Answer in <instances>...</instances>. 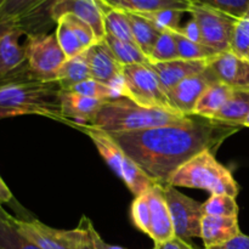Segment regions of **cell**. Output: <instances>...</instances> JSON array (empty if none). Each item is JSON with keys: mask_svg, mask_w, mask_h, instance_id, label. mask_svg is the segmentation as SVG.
<instances>
[{"mask_svg": "<svg viewBox=\"0 0 249 249\" xmlns=\"http://www.w3.org/2000/svg\"><path fill=\"white\" fill-rule=\"evenodd\" d=\"M242 126L194 114L179 124L113 134L124 152L156 184L165 185L170 175L199 152H215ZM111 135V134H109Z\"/></svg>", "mask_w": 249, "mask_h": 249, "instance_id": "1", "label": "cell"}, {"mask_svg": "<svg viewBox=\"0 0 249 249\" xmlns=\"http://www.w3.org/2000/svg\"><path fill=\"white\" fill-rule=\"evenodd\" d=\"M57 80L45 82L34 77L27 62L0 79V119L40 116L65 123Z\"/></svg>", "mask_w": 249, "mask_h": 249, "instance_id": "2", "label": "cell"}, {"mask_svg": "<svg viewBox=\"0 0 249 249\" xmlns=\"http://www.w3.org/2000/svg\"><path fill=\"white\" fill-rule=\"evenodd\" d=\"M192 116L194 114L185 116L177 112L140 106L124 96L105 102L89 125L113 135L184 123Z\"/></svg>", "mask_w": 249, "mask_h": 249, "instance_id": "3", "label": "cell"}, {"mask_svg": "<svg viewBox=\"0 0 249 249\" xmlns=\"http://www.w3.org/2000/svg\"><path fill=\"white\" fill-rule=\"evenodd\" d=\"M213 151L199 152L178 168L167 184L174 187H189L208 191L211 195H229L237 197L240 186L232 173L218 162Z\"/></svg>", "mask_w": 249, "mask_h": 249, "instance_id": "4", "label": "cell"}, {"mask_svg": "<svg viewBox=\"0 0 249 249\" xmlns=\"http://www.w3.org/2000/svg\"><path fill=\"white\" fill-rule=\"evenodd\" d=\"M74 128L79 129L80 131H83V133L89 136V139L94 142L95 147L99 151L100 156L108 164L112 172L119 179H122V181L126 185L129 191L134 196L136 197L139 195H142L143 192L148 191L156 184L124 152V150L117 143L113 136L90 125H78L74 126Z\"/></svg>", "mask_w": 249, "mask_h": 249, "instance_id": "5", "label": "cell"}, {"mask_svg": "<svg viewBox=\"0 0 249 249\" xmlns=\"http://www.w3.org/2000/svg\"><path fill=\"white\" fill-rule=\"evenodd\" d=\"M122 79L124 95L135 104L175 112L170 107L167 94L150 62L123 66Z\"/></svg>", "mask_w": 249, "mask_h": 249, "instance_id": "6", "label": "cell"}, {"mask_svg": "<svg viewBox=\"0 0 249 249\" xmlns=\"http://www.w3.org/2000/svg\"><path fill=\"white\" fill-rule=\"evenodd\" d=\"M27 66L36 78L45 82L56 80L58 70L67 60L55 33L27 36Z\"/></svg>", "mask_w": 249, "mask_h": 249, "instance_id": "7", "label": "cell"}, {"mask_svg": "<svg viewBox=\"0 0 249 249\" xmlns=\"http://www.w3.org/2000/svg\"><path fill=\"white\" fill-rule=\"evenodd\" d=\"M189 14L198 23L203 45L218 53L231 51L233 29L237 19L198 4H192Z\"/></svg>", "mask_w": 249, "mask_h": 249, "instance_id": "8", "label": "cell"}, {"mask_svg": "<svg viewBox=\"0 0 249 249\" xmlns=\"http://www.w3.org/2000/svg\"><path fill=\"white\" fill-rule=\"evenodd\" d=\"M163 187L175 236L187 242L191 238H201V223L204 216L203 203L181 194L177 187L169 184L163 185Z\"/></svg>", "mask_w": 249, "mask_h": 249, "instance_id": "9", "label": "cell"}, {"mask_svg": "<svg viewBox=\"0 0 249 249\" xmlns=\"http://www.w3.org/2000/svg\"><path fill=\"white\" fill-rule=\"evenodd\" d=\"M17 229L40 249H78L83 236L79 225L73 230H58L41 221L14 218Z\"/></svg>", "mask_w": 249, "mask_h": 249, "instance_id": "10", "label": "cell"}, {"mask_svg": "<svg viewBox=\"0 0 249 249\" xmlns=\"http://www.w3.org/2000/svg\"><path fill=\"white\" fill-rule=\"evenodd\" d=\"M219 82L216 75L208 66L204 72L186 78L167 94L168 101L173 111L178 113L191 116L204 90L213 83Z\"/></svg>", "mask_w": 249, "mask_h": 249, "instance_id": "11", "label": "cell"}, {"mask_svg": "<svg viewBox=\"0 0 249 249\" xmlns=\"http://www.w3.org/2000/svg\"><path fill=\"white\" fill-rule=\"evenodd\" d=\"M83 53L89 66L92 79L117 88L124 94L123 79H122L123 66L116 60L106 41H96Z\"/></svg>", "mask_w": 249, "mask_h": 249, "instance_id": "12", "label": "cell"}, {"mask_svg": "<svg viewBox=\"0 0 249 249\" xmlns=\"http://www.w3.org/2000/svg\"><path fill=\"white\" fill-rule=\"evenodd\" d=\"M65 15H74L87 22L94 31L97 41L104 40L106 36L104 14L97 0H58L51 9V19L56 24Z\"/></svg>", "mask_w": 249, "mask_h": 249, "instance_id": "13", "label": "cell"}, {"mask_svg": "<svg viewBox=\"0 0 249 249\" xmlns=\"http://www.w3.org/2000/svg\"><path fill=\"white\" fill-rule=\"evenodd\" d=\"M147 196L151 213L150 237L155 243V248H158L175 237L174 226L165 199L163 185H153L147 191Z\"/></svg>", "mask_w": 249, "mask_h": 249, "instance_id": "14", "label": "cell"}, {"mask_svg": "<svg viewBox=\"0 0 249 249\" xmlns=\"http://www.w3.org/2000/svg\"><path fill=\"white\" fill-rule=\"evenodd\" d=\"M219 82L233 90H249V61L232 51L219 53L209 62Z\"/></svg>", "mask_w": 249, "mask_h": 249, "instance_id": "15", "label": "cell"}, {"mask_svg": "<svg viewBox=\"0 0 249 249\" xmlns=\"http://www.w3.org/2000/svg\"><path fill=\"white\" fill-rule=\"evenodd\" d=\"M209 62L211 60L177 58V60L168 61V62L150 63V65L157 74L164 92L168 94L173 88L177 87L184 79L204 72L208 68Z\"/></svg>", "mask_w": 249, "mask_h": 249, "instance_id": "16", "label": "cell"}, {"mask_svg": "<svg viewBox=\"0 0 249 249\" xmlns=\"http://www.w3.org/2000/svg\"><path fill=\"white\" fill-rule=\"evenodd\" d=\"M105 101L77 94L71 90L61 91V108L68 125H89Z\"/></svg>", "mask_w": 249, "mask_h": 249, "instance_id": "17", "label": "cell"}, {"mask_svg": "<svg viewBox=\"0 0 249 249\" xmlns=\"http://www.w3.org/2000/svg\"><path fill=\"white\" fill-rule=\"evenodd\" d=\"M241 232L238 216L204 215L201 223V238L204 248L215 247L229 242Z\"/></svg>", "mask_w": 249, "mask_h": 249, "instance_id": "18", "label": "cell"}, {"mask_svg": "<svg viewBox=\"0 0 249 249\" xmlns=\"http://www.w3.org/2000/svg\"><path fill=\"white\" fill-rule=\"evenodd\" d=\"M24 32L18 27H14L0 39V79L7 77L26 63V44H21L19 39Z\"/></svg>", "mask_w": 249, "mask_h": 249, "instance_id": "19", "label": "cell"}, {"mask_svg": "<svg viewBox=\"0 0 249 249\" xmlns=\"http://www.w3.org/2000/svg\"><path fill=\"white\" fill-rule=\"evenodd\" d=\"M235 90L221 82H215L209 85L195 108V114L204 118L214 119L215 114L225 106L226 102L231 99Z\"/></svg>", "mask_w": 249, "mask_h": 249, "instance_id": "20", "label": "cell"}, {"mask_svg": "<svg viewBox=\"0 0 249 249\" xmlns=\"http://www.w3.org/2000/svg\"><path fill=\"white\" fill-rule=\"evenodd\" d=\"M116 9L133 14H146L160 10H179L189 12L191 7L190 0H105Z\"/></svg>", "mask_w": 249, "mask_h": 249, "instance_id": "21", "label": "cell"}, {"mask_svg": "<svg viewBox=\"0 0 249 249\" xmlns=\"http://www.w3.org/2000/svg\"><path fill=\"white\" fill-rule=\"evenodd\" d=\"M97 1L101 6L102 14H104L106 34L114 36L117 39H121V40L135 43L133 38V33H131L128 14L123 10L111 6L105 0H97Z\"/></svg>", "mask_w": 249, "mask_h": 249, "instance_id": "22", "label": "cell"}, {"mask_svg": "<svg viewBox=\"0 0 249 249\" xmlns=\"http://www.w3.org/2000/svg\"><path fill=\"white\" fill-rule=\"evenodd\" d=\"M58 0H44L41 4L34 7L32 11L24 15L23 17L16 22L17 27L24 32L26 36H33V34L46 33L49 27L53 23L51 19L50 12L53 5Z\"/></svg>", "mask_w": 249, "mask_h": 249, "instance_id": "23", "label": "cell"}, {"mask_svg": "<svg viewBox=\"0 0 249 249\" xmlns=\"http://www.w3.org/2000/svg\"><path fill=\"white\" fill-rule=\"evenodd\" d=\"M89 66L84 57V53L75 56V57L67 58L61 68L58 70L56 80L60 84L62 90H71L75 85L90 79Z\"/></svg>", "mask_w": 249, "mask_h": 249, "instance_id": "24", "label": "cell"}, {"mask_svg": "<svg viewBox=\"0 0 249 249\" xmlns=\"http://www.w3.org/2000/svg\"><path fill=\"white\" fill-rule=\"evenodd\" d=\"M249 116V90H235L225 106L215 114L214 119L225 123L235 124L243 128L246 118Z\"/></svg>", "mask_w": 249, "mask_h": 249, "instance_id": "25", "label": "cell"}, {"mask_svg": "<svg viewBox=\"0 0 249 249\" xmlns=\"http://www.w3.org/2000/svg\"><path fill=\"white\" fill-rule=\"evenodd\" d=\"M126 14H128L129 22H130L134 41L148 57L162 32L158 31L145 17L140 16L138 14H133V12H126Z\"/></svg>", "mask_w": 249, "mask_h": 249, "instance_id": "26", "label": "cell"}, {"mask_svg": "<svg viewBox=\"0 0 249 249\" xmlns=\"http://www.w3.org/2000/svg\"><path fill=\"white\" fill-rule=\"evenodd\" d=\"M0 249H40L17 229L14 216L0 212Z\"/></svg>", "mask_w": 249, "mask_h": 249, "instance_id": "27", "label": "cell"}, {"mask_svg": "<svg viewBox=\"0 0 249 249\" xmlns=\"http://www.w3.org/2000/svg\"><path fill=\"white\" fill-rule=\"evenodd\" d=\"M104 40L106 41V44L111 49L112 53L114 55L116 60L122 66L150 62L147 56L142 53V50L135 43L121 40V39H117L114 36H108V34L105 36Z\"/></svg>", "mask_w": 249, "mask_h": 249, "instance_id": "28", "label": "cell"}, {"mask_svg": "<svg viewBox=\"0 0 249 249\" xmlns=\"http://www.w3.org/2000/svg\"><path fill=\"white\" fill-rule=\"evenodd\" d=\"M71 91L84 95V96L88 97H92V99L101 100V101L105 102L124 97V94L119 89L111 87V85L105 84V83L99 82V80L92 79V78L73 87L71 89Z\"/></svg>", "mask_w": 249, "mask_h": 249, "instance_id": "29", "label": "cell"}, {"mask_svg": "<svg viewBox=\"0 0 249 249\" xmlns=\"http://www.w3.org/2000/svg\"><path fill=\"white\" fill-rule=\"evenodd\" d=\"M178 46L179 58L182 60H212L219 55L216 51L201 43H195L186 36H182L180 32H172Z\"/></svg>", "mask_w": 249, "mask_h": 249, "instance_id": "30", "label": "cell"}, {"mask_svg": "<svg viewBox=\"0 0 249 249\" xmlns=\"http://www.w3.org/2000/svg\"><path fill=\"white\" fill-rule=\"evenodd\" d=\"M55 36L67 58L75 57V56L80 55V53H83L85 51V49L83 48L79 39L77 38L74 32L72 31L71 26L67 23V21L63 17H61L56 22Z\"/></svg>", "mask_w": 249, "mask_h": 249, "instance_id": "31", "label": "cell"}, {"mask_svg": "<svg viewBox=\"0 0 249 249\" xmlns=\"http://www.w3.org/2000/svg\"><path fill=\"white\" fill-rule=\"evenodd\" d=\"M204 215L238 216V204L236 198L229 195H211L203 203Z\"/></svg>", "mask_w": 249, "mask_h": 249, "instance_id": "32", "label": "cell"}, {"mask_svg": "<svg viewBox=\"0 0 249 249\" xmlns=\"http://www.w3.org/2000/svg\"><path fill=\"white\" fill-rule=\"evenodd\" d=\"M43 1L44 0H2L0 4V23H16L21 17Z\"/></svg>", "mask_w": 249, "mask_h": 249, "instance_id": "33", "label": "cell"}, {"mask_svg": "<svg viewBox=\"0 0 249 249\" xmlns=\"http://www.w3.org/2000/svg\"><path fill=\"white\" fill-rule=\"evenodd\" d=\"M179 58L177 41L173 36L172 32H162L157 43L153 46L152 51L148 55L150 63L168 62Z\"/></svg>", "mask_w": 249, "mask_h": 249, "instance_id": "34", "label": "cell"}, {"mask_svg": "<svg viewBox=\"0 0 249 249\" xmlns=\"http://www.w3.org/2000/svg\"><path fill=\"white\" fill-rule=\"evenodd\" d=\"M184 12L179 10H160L155 12L138 14L145 17L160 32H180L181 16Z\"/></svg>", "mask_w": 249, "mask_h": 249, "instance_id": "35", "label": "cell"}, {"mask_svg": "<svg viewBox=\"0 0 249 249\" xmlns=\"http://www.w3.org/2000/svg\"><path fill=\"white\" fill-rule=\"evenodd\" d=\"M191 4L203 5L219 12L240 19L249 10V0H190Z\"/></svg>", "mask_w": 249, "mask_h": 249, "instance_id": "36", "label": "cell"}, {"mask_svg": "<svg viewBox=\"0 0 249 249\" xmlns=\"http://www.w3.org/2000/svg\"><path fill=\"white\" fill-rule=\"evenodd\" d=\"M130 218L134 226L142 233L150 236L151 231V213L148 203L147 191L139 195L134 198L130 207Z\"/></svg>", "mask_w": 249, "mask_h": 249, "instance_id": "37", "label": "cell"}, {"mask_svg": "<svg viewBox=\"0 0 249 249\" xmlns=\"http://www.w3.org/2000/svg\"><path fill=\"white\" fill-rule=\"evenodd\" d=\"M231 51L236 55L246 57L249 51V14L237 19L235 24L231 43Z\"/></svg>", "mask_w": 249, "mask_h": 249, "instance_id": "38", "label": "cell"}, {"mask_svg": "<svg viewBox=\"0 0 249 249\" xmlns=\"http://www.w3.org/2000/svg\"><path fill=\"white\" fill-rule=\"evenodd\" d=\"M62 17L67 21V23L70 24L72 31L74 32V34L77 36V38L79 39V41L82 43L83 48H84L85 50L96 43L97 39L96 36H95L94 31H92V28L87 23V22L82 21V19L78 18L74 15H65V16Z\"/></svg>", "mask_w": 249, "mask_h": 249, "instance_id": "39", "label": "cell"}, {"mask_svg": "<svg viewBox=\"0 0 249 249\" xmlns=\"http://www.w3.org/2000/svg\"><path fill=\"white\" fill-rule=\"evenodd\" d=\"M78 225H79L83 230L82 240H80L78 249H95L91 238V228L94 225H92V223L90 221V219L88 218V216L83 215Z\"/></svg>", "mask_w": 249, "mask_h": 249, "instance_id": "40", "label": "cell"}, {"mask_svg": "<svg viewBox=\"0 0 249 249\" xmlns=\"http://www.w3.org/2000/svg\"><path fill=\"white\" fill-rule=\"evenodd\" d=\"M180 33H181L184 36H186L187 39H190V40L195 41V43L202 44V36H201V31H199V26L196 22V19L192 18V17L184 27H181Z\"/></svg>", "mask_w": 249, "mask_h": 249, "instance_id": "41", "label": "cell"}, {"mask_svg": "<svg viewBox=\"0 0 249 249\" xmlns=\"http://www.w3.org/2000/svg\"><path fill=\"white\" fill-rule=\"evenodd\" d=\"M204 249H249V236L240 233L235 238H232L229 242L224 243V245Z\"/></svg>", "mask_w": 249, "mask_h": 249, "instance_id": "42", "label": "cell"}, {"mask_svg": "<svg viewBox=\"0 0 249 249\" xmlns=\"http://www.w3.org/2000/svg\"><path fill=\"white\" fill-rule=\"evenodd\" d=\"M156 249H196V248H195L191 243L187 242V241L175 236L174 238H172V240L168 241V242H165L164 245L160 246V247Z\"/></svg>", "mask_w": 249, "mask_h": 249, "instance_id": "43", "label": "cell"}, {"mask_svg": "<svg viewBox=\"0 0 249 249\" xmlns=\"http://www.w3.org/2000/svg\"><path fill=\"white\" fill-rule=\"evenodd\" d=\"M91 238H92V243H94L95 249H126L124 247H121V246H114V245H109V243L105 242L102 240L101 236L99 235L95 228L92 226L91 228Z\"/></svg>", "mask_w": 249, "mask_h": 249, "instance_id": "44", "label": "cell"}, {"mask_svg": "<svg viewBox=\"0 0 249 249\" xmlns=\"http://www.w3.org/2000/svg\"><path fill=\"white\" fill-rule=\"evenodd\" d=\"M11 199H12L11 191H10V189L7 187V185L5 184L2 178L0 177V207H2V204L5 203H9Z\"/></svg>", "mask_w": 249, "mask_h": 249, "instance_id": "45", "label": "cell"}, {"mask_svg": "<svg viewBox=\"0 0 249 249\" xmlns=\"http://www.w3.org/2000/svg\"><path fill=\"white\" fill-rule=\"evenodd\" d=\"M243 126H248V128H249V116L247 117V118H246L245 123H243Z\"/></svg>", "mask_w": 249, "mask_h": 249, "instance_id": "46", "label": "cell"}, {"mask_svg": "<svg viewBox=\"0 0 249 249\" xmlns=\"http://www.w3.org/2000/svg\"><path fill=\"white\" fill-rule=\"evenodd\" d=\"M246 58H247V60L249 61V51H248V53H247V55H246Z\"/></svg>", "mask_w": 249, "mask_h": 249, "instance_id": "47", "label": "cell"}, {"mask_svg": "<svg viewBox=\"0 0 249 249\" xmlns=\"http://www.w3.org/2000/svg\"><path fill=\"white\" fill-rule=\"evenodd\" d=\"M2 211V207H0V212H1Z\"/></svg>", "mask_w": 249, "mask_h": 249, "instance_id": "48", "label": "cell"}, {"mask_svg": "<svg viewBox=\"0 0 249 249\" xmlns=\"http://www.w3.org/2000/svg\"><path fill=\"white\" fill-rule=\"evenodd\" d=\"M152 249H156V248H155V247H153V248H152Z\"/></svg>", "mask_w": 249, "mask_h": 249, "instance_id": "49", "label": "cell"}]
</instances>
